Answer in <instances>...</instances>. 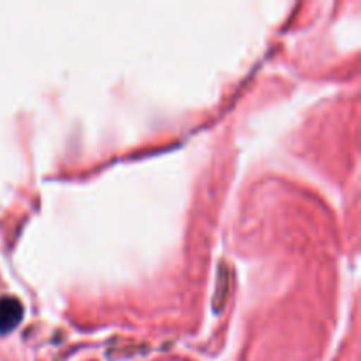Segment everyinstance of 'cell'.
<instances>
[{
  "label": "cell",
  "instance_id": "obj_1",
  "mask_svg": "<svg viewBox=\"0 0 361 361\" xmlns=\"http://www.w3.org/2000/svg\"><path fill=\"white\" fill-rule=\"evenodd\" d=\"M23 317V307L16 298L4 296L0 298V335L9 334L20 324Z\"/></svg>",
  "mask_w": 361,
  "mask_h": 361
}]
</instances>
